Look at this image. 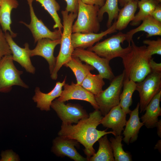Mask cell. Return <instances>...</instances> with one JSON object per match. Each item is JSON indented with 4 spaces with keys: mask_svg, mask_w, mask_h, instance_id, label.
Returning a JSON list of instances; mask_svg holds the SVG:
<instances>
[{
    "mask_svg": "<svg viewBox=\"0 0 161 161\" xmlns=\"http://www.w3.org/2000/svg\"><path fill=\"white\" fill-rule=\"evenodd\" d=\"M103 116L99 110H95L89 114L87 118L80 120L76 124H62L58 133L59 136L73 139L82 144L87 161L95 153L94 144L102 137L109 134L115 136L112 131H107V129L100 131L97 129Z\"/></svg>",
    "mask_w": 161,
    "mask_h": 161,
    "instance_id": "cell-1",
    "label": "cell"
},
{
    "mask_svg": "<svg viewBox=\"0 0 161 161\" xmlns=\"http://www.w3.org/2000/svg\"><path fill=\"white\" fill-rule=\"evenodd\" d=\"M130 51L122 58L125 78L135 82L143 80L151 72L149 63L151 56L146 46H138L133 39L131 41Z\"/></svg>",
    "mask_w": 161,
    "mask_h": 161,
    "instance_id": "cell-2",
    "label": "cell"
},
{
    "mask_svg": "<svg viewBox=\"0 0 161 161\" xmlns=\"http://www.w3.org/2000/svg\"><path fill=\"white\" fill-rule=\"evenodd\" d=\"M63 18V32L60 43V50L56 58L55 66L51 74V78L56 80L58 72L63 66L68 62L72 57L74 49L72 44V28L73 22L77 18V13H70L65 10L61 12Z\"/></svg>",
    "mask_w": 161,
    "mask_h": 161,
    "instance_id": "cell-3",
    "label": "cell"
},
{
    "mask_svg": "<svg viewBox=\"0 0 161 161\" xmlns=\"http://www.w3.org/2000/svg\"><path fill=\"white\" fill-rule=\"evenodd\" d=\"M100 8L78 0L77 18L72 26V33H97L100 29L97 17Z\"/></svg>",
    "mask_w": 161,
    "mask_h": 161,
    "instance_id": "cell-4",
    "label": "cell"
},
{
    "mask_svg": "<svg viewBox=\"0 0 161 161\" xmlns=\"http://www.w3.org/2000/svg\"><path fill=\"white\" fill-rule=\"evenodd\" d=\"M126 34L120 31L101 42H98L87 49L109 61L117 57L121 58L131 48V44L125 48L121 45V44H123L126 41Z\"/></svg>",
    "mask_w": 161,
    "mask_h": 161,
    "instance_id": "cell-5",
    "label": "cell"
},
{
    "mask_svg": "<svg viewBox=\"0 0 161 161\" xmlns=\"http://www.w3.org/2000/svg\"><path fill=\"white\" fill-rule=\"evenodd\" d=\"M125 77L123 70L122 73L114 77L106 89L95 96L99 110L103 116L107 114L112 108L119 105Z\"/></svg>",
    "mask_w": 161,
    "mask_h": 161,
    "instance_id": "cell-6",
    "label": "cell"
},
{
    "mask_svg": "<svg viewBox=\"0 0 161 161\" xmlns=\"http://www.w3.org/2000/svg\"><path fill=\"white\" fill-rule=\"evenodd\" d=\"M13 61L12 55H6L0 60V92H9L14 86L29 88L21 78L23 72L16 68Z\"/></svg>",
    "mask_w": 161,
    "mask_h": 161,
    "instance_id": "cell-7",
    "label": "cell"
},
{
    "mask_svg": "<svg viewBox=\"0 0 161 161\" xmlns=\"http://www.w3.org/2000/svg\"><path fill=\"white\" fill-rule=\"evenodd\" d=\"M139 93L140 112L145 111L153 98L161 91V73L151 72L142 81L136 83Z\"/></svg>",
    "mask_w": 161,
    "mask_h": 161,
    "instance_id": "cell-8",
    "label": "cell"
},
{
    "mask_svg": "<svg viewBox=\"0 0 161 161\" xmlns=\"http://www.w3.org/2000/svg\"><path fill=\"white\" fill-rule=\"evenodd\" d=\"M72 56L77 57L82 61L92 66L97 70L99 74L103 79L111 81L115 77L109 65L110 61L99 56L93 51L76 48L72 52Z\"/></svg>",
    "mask_w": 161,
    "mask_h": 161,
    "instance_id": "cell-9",
    "label": "cell"
},
{
    "mask_svg": "<svg viewBox=\"0 0 161 161\" xmlns=\"http://www.w3.org/2000/svg\"><path fill=\"white\" fill-rule=\"evenodd\" d=\"M50 107L64 124L76 123L80 120L89 116V114L80 105L70 103L65 104L57 99L52 102Z\"/></svg>",
    "mask_w": 161,
    "mask_h": 161,
    "instance_id": "cell-10",
    "label": "cell"
},
{
    "mask_svg": "<svg viewBox=\"0 0 161 161\" xmlns=\"http://www.w3.org/2000/svg\"><path fill=\"white\" fill-rule=\"evenodd\" d=\"M29 5L31 21L28 24L22 21L20 22L23 24L30 30L34 38V43L41 39L48 38L52 40L61 39L62 32L58 29L53 31H50L36 16L32 5V0H27Z\"/></svg>",
    "mask_w": 161,
    "mask_h": 161,
    "instance_id": "cell-11",
    "label": "cell"
},
{
    "mask_svg": "<svg viewBox=\"0 0 161 161\" xmlns=\"http://www.w3.org/2000/svg\"><path fill=\"white\" fill-rule=\"evenodd\" d=\"M79 143L75 140L58 136L53 141L51 151L59 157H67L75 161H87V158L80 155L75 148H79Z\"/></svg>",
    "mask_w": 161,
    "mask_h": 161,
    "instance_id": "cell-12",
    "label": "cell"
},
{
    "mask_svg": "<svg viewBox=\"0 0 161 161\" xmlns=\"http://www.w3.org/2000/svg\"><path fill=\"white\" fill-rule=\"evenodd\" d=\"M64 89L57 99L59 101L64 102L71 100H83L89 103L95 110H99L95 95L81 86L72 82L71 84L65 83Z\"/></svg>",
    "mask_w": 161,
    "mask_h": 161,
    "instance_id": "cell-13",
    "label": "cell"
},
{
    "mask_svg": "<svg viewBox=\"0 0 161 161\" xmlns=\"http://www.w3.org/2000/svg\"><path fill=\"white\" fill-rule=\"evenodd\" d=\"M5 35L12 52L13 61L18 62L27 72L34 74L35 69L32 65L30 60V49L28 44L25 43L24 48H21L15 42L9 32L5 33Z\"/></svg>",
    "mask_w": 161,
    "mask_h": 161,
    "instance_id": "cell-14",
    "label": "cell"
},
{
    "mask_svg": "<svg viewBox=\"0 0 161 161\" xmlns=\"http://www.w3.org/2000/svg\"><path fill=\"white\" fill-rule=\"evenodd\" d=\"M61 42V39L56 40L48 38L41 39L38 41L35 48L30 51V57L38 55L46 60L49 64L50 74L54 69L56 62V58L54 55V50Z\"/></svg>",
    "mask_w": 161,
    "mask_h": 161,
    "instance_id": "cell-15",
    "label": "cell"
},
{
    "mask_svg": "<svg viewBox=\"0 0 161 161\" xmlns=\"http://www.w3.org/2000/svg\"><path fill=\"white\" fill-rule=\"evenodd\" d=\"M116 20H115L111 26L106 30L99 33H72V41L74 48L85 49L91 47L95 43L99 42L104 37L108 34L116 32Z\"/></svg>",
    "mask_w": 161,
    "mask_h": 161,
    "instance_id": "cell-16",
    "label": "cell"
},
{
    "mask_svg": "<svg viewBox=\"0 0 161 161\" xmlns=\"http://www.w3.org/2000/svg\"><path fill=\"white\" fill-rule=\"evenodd\" d=\"M126 114L119 105L112 108L103 116L100 124L107 128L111 129L115 136L121 135L126 122Z\"/></svg>",
    "mask_w": 161,
    "mask_h": 161,
    "instance_id": "cell-17",
    "label": "cell"
},
{
    "mask_svg": "<svg viewBox=\"0 0 161 161\" xmlns=\"http://www.w3.org/2000/svg\"><path fill=\"white\" fill-rule=\"evenodd\" d=\"M66 76L62 82H57L53 89L48 93H43L41 91L39 87H36L35 94L32 99L36 103L37 107L42 111H49L52 102L56 98L60 96L62 87L66 83Z\"/></svg>",
    "mask_w": 161,
    "mask_h": 161,
    "instance_id": "cell-18",
    "label": "cell"
},
{
    "mask_svg": "<svg viewBox=\"0 0 161 161\" xmlns=\"http://www.w3.org/2000/svg\"><path fill=\"white\" fill-rule=\"evenodd\" d=\"M139 107L138 102L136 108L129 114L130 118L126 121L125 128L123 130V134L124 137L123 140L128 145L137 140L140 130L144 125L143 123L140 121L139 116Z\"/></svg>",
    "mask_w": 161,
    "mask_h": 161,
    "instance_id": "cell-19",
    "label": "cell"
},
{
    "mask_svg": "<svg viewBox=\"0 0 161 161\" xmlns=\"http://www.w3.org/2000/svg\"><path fill=\"white\" fill-rule=\"evenodd\" d=\"M161 91L151 100L146 108L145 113L140 118L144 125L148 129L156 127L159 120L158 117L161 115Z\"/></svg>",
    "mask_w": 161,
    "mask_h": 161,
    "instance_id": "cell-20",
    "label": "cell"
},
{
    "mask_svg": "<svg viewBox=\"0 0 161 161\" xmlns=\"http://www.w3.org/2000/svg\"><path fill=\"white\" fill-rule=\"evenodd\" d=\"M147 33L146 37L149 38L154 36L161 35V22L148 16L142 21L140 25L137 27L132 29L126 33V40L129 44H130L134 35L140 31Z\"/></svg>",
    "mask_w": 161,
    "mask_h": 161,
    "instance_id": "cell-21",
    "label": "cell"
},
{
    "mask_svg": "<svg viewBox=\"0 0 161 161\" xmlns=\"http://www.w3.org/2000/svg\"><path fill=\"white\" fill-rule=\"evenodd\" d=\"M18 5L17 0H0V24L1 28L4 33L9 32L13 38L16 36L17 34L13 32L11 29V12L13 9L17 8Z\"/></svg>",
    "mask_w": 161,
    "mask_h": 161,
    "instance_id": "cell-22",
    "label": "cell"
},
{
    "mask_svg": "<svg viewBox=\"0 0 161 161\" xmlns=\"http://www.w3.org/2000/svg\"><path fill=\"white\" fill-rule=\"evenodd\" d=\"M137 0H132L120 9L116 21V30L119 31L125 29L134 18L137 7Z\"/></svg>",
    "mask_w": 161,
    "mask_h": 161,
    "instance_id": "cell-23",
    "label": "cell"
},
{
    "mask_svg": "<svg viewBox=\"0 0 161 161\" xmlns=\"http://www.w3.org/2000/svg\"><path fill=\"white\" fill-rule=\"evenodd\" d=\"M98 150L90 157L88 161H114L112 149L107 134L100 138L97 141Z\"/></svg>",
    "mask_w": 161,
    "mask_h": 161,
    "instance_id": "cell-24",
    "label": "cell"
},
{
    "mask_svg": "<svg viewBox=\"0 0 161 161\" xmlns=\"http://www.w3.org/2000/svg\"><path fill=\"white\" fill-rule=\"evenodd\" d=\"M123 88L119 105L126 114H129L131 111L129 107L132 103V95L136 90V82L125 77Z\"/></svg>",
    "mask_w": 161,
    "mask_h": 161,
    "instance_id": "cell-25",
    "label": "cell"
},
{
    "mask_svg": "<svg viewBox=\"0 0 161 161\" xmlns=\"http://www.w3.org/2000/svg\"><path fill=\"white\" fill-rule=\"evenodd\" d=\"M64 66L71 69L76 78L77 83L80 85L87 75L95 69L87 64H83L79 58L73 56H72L71 59Z\"/></svg>",
    "mask_w": 161,
    "mask_h": 161,
    "instance_id": "cell-26",
    "label": "cell"
},
{
    "mask_svg": "<svg viewBox=\"0 0 161 161\" xmlns=\"http://www.w3.org/2000/svg\"><path fill=\"white\" fill-rule=\"evenodd\" d=\"M160 3L157 0L137 1V7L139 10L135 16L130 24L131 26H137L145 18L151 14L156 6Z\"/></svg>",
    "mask_w": 161,
    "mask_h": 161,
    "instance_id": "cell-27",
    "label": "cell"
},
{
    "mask_svg": "<svg viewBox=\"0 0 161 161\" xmlns=\"http://www.w3.org/2000/svg\"><path fill=\"white\" fill-rule=\"evenodd\" d=\"M118 4V0H106L104 5L99 8L97 17L100 22L102 21L105 13L108 14V19L106 24L107 28L111 26L113 20L117 18L120 10Z\"/></svg>",
    "mask_w": 161,
    "mask_h": 161,
    "instance_id": "cell-28",
    "label": "cell"
},
{
    "mask_svg": "<svg viewBox=\"0 0 161 161\" xmlns=\"http://www.w3.org/2000/svg\"><path fill=\"white\" fill-rule=\"evenodd\" d=\"M105 84L103 78L101 75L90 72L84 78L81 86L95 96L103 90Z\"/></svg>",
    "mask_w": 161,
    "mask_h": 161,
    "instance_id": "cell-29",
    "label": "cell"
},
{
    "mask_svg": "<svg viewBox=\"0 0 161 161\" xmlns=\"http://www.w3.org/2000/svg\"><path fill=\"white\" fill-rule=\"evenodd\" d=\"M35 0L41 4L53 19L55 22L53 28H58L61 30L63 28L61 19L58 14V11L60 8L59 3L56 0Z\"/></svg>",
    "mask_w": 161,
    "mask_h": 161,
    "instance_id": "cell-30",
    "label": "cell"
},
{
    "mask_svg": "<svg viewBox=\"0 0 161 161\" xmlns=\"http://www.w3.org/2000/svg\"><path fill=\"white\" fill-rule=\"evenodd\" d=\"M123 136L119 135L109 139L112 149L114 161H131L132 159L129 153L125 152L123 148L122 141Z\"/></svg>",
    "mask_w": 161,
    "mask_h": 161,
    "instance_id": "cell-31",
    "label": "cell"
},
{
    "mask_svg": "<svg viewBox=\"0 0 161 161\" xmlns=\"http://www.w3.org/2000/svg\"><path fill=\"white\" fill-rule=\"evenodd\" d=\"M143 43L147 45L146 49L151 56L154 54L161 55V38L157 40L145 39L143 41Z\"/></svg>",
    "mask_w": 161,
    "mask_h": 161,
    "instance_id": "cell-32",
    "label": "cell"
},
{
    "mask_svg": "<svg viewBox=\"0 0 161 161\" xmlns=\"http://www.w3.org/2000/svg\"><path fill=\"white\" fill-rule=\"evenodd\" d=\"M9 45L6 40L5 33L0 27V60L4 56L12 55Z\"/></svg>",
    "mask_w": 161,
    "mask_h": 161,
    "instance_id": "cell-33",
    "label": "cell"
},
{
    "mask_svg": "<svg viewBox=\"0 0 161 161\" xmlns=\"http://www.w3.org/2000/svg\"><path fill=\"white\" fill-rule=\"evenodd\" d=\"M1 161H16L19 160L18 156L13 151L8 150L3 151L1 154Z\"/></svg>",
    "mask_w": 161,
    "mask_h": 161,
    "instance_id": "cell-34",
    "label": "cell"
},
{
    "mask_svg": "<svg viewBox=\"0 0 161 161\" xmlns=\"http://www.w3.org/2000/svg\"><path fill=\"white\" fill-rule=\"evenodd\" d=\"M66 6L65 10L70 13H77L78 0H65Z\"/></svg>",
    "mask_w": 161,
    "mask_h": 161,
    "instance_id": "cell-35",
    "label": "cell"
},
{
    "mask_svg": "<svg viewBox=\"0 0 161 161\" xmlns=\"http://www.w3.org/2000/svg\"><path fill=\"white\" fill-rule=\"evenodd\" d=\"M149 66L151 72L161 73V63H156L151 58L149 61Z\"/></svg>",
    "mask_w": 161,
    "mask_h": 161,
    "instance_id": "cell-36",
    "label": "cell"
},
{
    "mask_svg": "<svg viewBox=\"0 0 161 161\" xmlns=\"http://www.w3.org/2000/svg\"><path fill=\"white\" fill-rule=\"evenodd\" d=\"M151 16L153 18L161 22V5L159 4L153 10Z\"/></svg>",
    "mask_w": 161,
    "mask_h": 161,
    "instance_id": "cell-37",
    "label": "cell"
},
{
    "mask_svg": "<svg viewBox=\"0 0 161 161\" xmlns=\"http://www.w3.org/2000/svg\"><path fill=\"white\" fill-rule=\"evenodd\" d=\"M84 3L90 5H96L100 8L105 4L106 0H81Z\"/></svg>",
    "mask_w": 161,
    "mask_h": 161,
    "instance_id": "cell-38",
    "label": "cell"
},
{
    "mask_svg": "<svg viewBox=\"0 0 161 161\" xmlns=\"http://www.w3.org/2000/svg\"><path fill=\"white\" fill-rule=\"evenodd\" d=\"M157 128V132L158 136L161 138V120H159L157 122L156 127Z\"/></svg>",
    "mask_w": 161,
    "mask_h": 161,
    "instance_id": "cell-39",
    "label": "cell"
},
{
    "mask_svg": "<svg viewBox=\"0 0 161 161\" xmlns=\"http://www.w3.org/2000/svg\"><path fill=\"white\" fill-rule=\"evenodd\" d=\"M154 149H157L159 152L161 153V140H158L157 143L155 145L154 148Z\"/></svg>",
    "mask_w": 161,
    "mask_h": 161,
    "instance_id": "cell-40",
    "label": "cell"
},
{
    "mask_svg": "<svg viewBox=\"0 0 161 161\" xmlns=\"http://www.w3.org/2000/svg\"><path fill=\"white\" fill-rule=\"evenodd\" d=\"M132 0H118V3L122 7H123L128 2Z\"/></svg>",
    "mask_w": 161,
    "mask_h": 161,
    "instance_id": "cell-41",
    "label": "cell"
},
{
    "mask_svg": "<svg viewBox=\"0 0 161 161\" xmlns=\"http://www.w3.org/2000/svg\"><path fill=\"white\" fill-rule=\"evenodd\" d=\"M160 3L161 2V0H157Z\"/></svg>",
    "mask_w": 161,
    "mask_h": 161,
    "instance_id": "cell-42",
    "label": "cell"
},
{
    "mask_svg": "<svg viewBox=\"0 0 161 161\" xmlns=\"http://www.w3.org/2000/svg\"><path fill=\"white\" fill-rule=\"evenodd\" d=\"M147 0H141V1H147Z\"/></svg>",
    "mask_w": 161,
    "mask_h": 161,
    "instance_id": "cell-43",
    "label": "cell"
}]
</instances>
